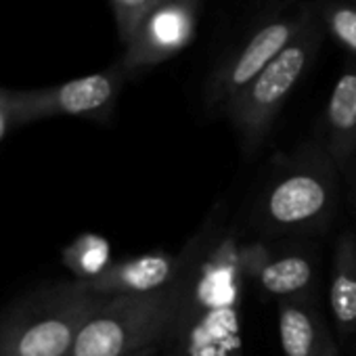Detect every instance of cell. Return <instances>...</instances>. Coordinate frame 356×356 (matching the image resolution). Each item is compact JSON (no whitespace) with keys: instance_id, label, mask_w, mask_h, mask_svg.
I'll return each mask as SVG.
<instances>
[{"instance_id":"3957f363","label":"cell","mask_w":356,"mask_h":356,"mask_svg":"<svg viewBox=\"0 0 356 356\" xmlns=\"http://www.w3.org/2000/svg\"><path fill=\"white\" fill-rule=\"evenodd\" d=\"M212 227L214 225L210 222L208 237ZM189 266L165 289L107 298L80 331L70 356H132L149 348L161 350L181 314Z\"/></svg>"},{"instance_id":"ffe728a7","label":"cell","mask_w":356,"mask_h":356,"mask_svg":"<svg viewBox=\"0 0 356 356\" xmlns=\"http://www.w3.org/2000/svg\"><path fill=\"white\" fill-rule=\"evenodd\" d=\"M354 170H356V163H354Z\"/></svg>"},{"instance_id":"7a4b0ae2","label":"cell","mask_w":356,"mask_h":356,"mask_svg":"<svg viewBox=\"0 0 356 356\" xmlns=\"http://www.w3.org/2000/svg\"><path fill=\"white\" fill-rule=\"evenodd\" d=\"M337 165L318 138L298 145L256 200L252 225L266 237L323 231L339 204Z\"/></svg>"},{"instance_id":"d6986e66","label":"cell","mask_w":356,"mask_h":356,"mask_svg":"<svg viewBox=\"0 0 356 356\" xmlns=\"http://www.w3.org/2000/svg\"><path fill=\"white\" fill-rule=\"evenodd\" d=\"M161 356H170V354H161Z\"/></svg>"},{"instance_id":"52a82bcc","label":"cell","mask_w":356,"mask_h":356,"mask_svg":"<svg viewBox=\"0 0 356 356\" xmlns=\"http://www.w3.org/2000/svg\"><path fill=\"white\" fill-rule=\"evenodd\" d=\"M202 0H163L134 30L120 67L130 78L153 70L191 47L197 34Z\"/></svg>"},{"instance_id":"7c38bea8","label":"cell","mask_w":356,"mask_h":356,"mask_svg":"<svg viewBox=\"0 0 356 356\" xmlns=\"http://www.w3.org/2000/svg\"><path fill=\"white\" fill-rule=\"evenodd\" d=\"M329 308L339 335H356V235L352 231H343L333 250Z\"/></svg>"},{"instance_id":"6da1fadb","label":"cell","mask_w":356,"mask_h":356,"mask_svg":"<svg viewBox=\"0 0 356 356\" xmlns=\"http://www.w3.org/2000/svg\"><path fill=\"white\" fill-rule=\"evenodd\" d=\"M239 250L233 233H210L189 266L185 302L161 354L243 356Z\"/></svg>"},{"instance_id":"2e32d148","label":"cell","mask_w":356,"mask_h":356,"mask_svg":"<svg viewBox=\"0 0 356 356\" xmlns=\"http://www.w3.org/2000/svg\"><path fill=\"white\" fill-rule=\"evenodd\" d=\"M113 15H115V24H118V34L122 44L126 47L128 40L132 38L134 30L138 28V24L155 9L159 7L163 0H109Z\"/></svg>"},{"instance_id":"8992f818","label":"cell","mask_w":356,"mask_h":356,"mask_svg":"<svg viewBox=\"0 0 356 356\" xmlns=\"http://www.w3.org/2000/svg\"><path fill=\"white\" fill-rule=\"evenodd\" d=\"M314 11V0L300 7L273 11L258 19L254 28L225 51L204 84V109L208 115H222L235 97L298 36Z\"/></svg>"},{"instance_id":"9c48e42d","label":"cell","mask_w":356,"mask_h":356,"mask_svg":"<svg viewBox=\"0 0 356 356\" xmlns=\"http://www.w3.org/2000/svg\"><path fill=\"white\" fill-rule=\"evenodd\" d=\"M210 231V222L193 235V239L178 252H147L136 258H128L122 262H113L101 275L88 281H80L84 289L101 298L113 296H136V293H151L170 287L178 277L185 273L202 243L206 241Z\"/></svg>"},{"instance_id":"4fadbf2b","label":"cell","mask_w":356,"mask_h":356,"mask_svg":"<svg viewBox=\"0 0 356 356\" xmlns=\"http://www.w3.org/2000/svg\"><path fill=\"white\" fill-rule=\"evenodd\" d=\"M277 310L283 356H314L329 331L314 296L279 300Z\"/></svg>"},{"instance_id":"5b68a950","label":"cell","mask_w":356,"mask_h":356,"mask_svg":"<svg viewBox=\"0 0 356 356\" xmlns=\"http://www.w3.org/2000/svg\"><path fill=\"white\" fill-rule=\"evenodd\" d=\"M325 24L314 0V11L298 36L235 97L225 118L231 122L245 155L258 153L270 134L285 101L314 63L323 40Z\"/></svg>"},{"instance_id":"ac0fdd59","label":"cell","mask_w":356,"mask_h":356,"mask_svg":"<svg viewBox=\"0 0 356 356\" xmlns=\"http://www.w3.org/2000/svg\"><path fill=\"white\" fill-rule=\"evenodd\" d=\"M159 354H161V350H159V348H149V350H143V352L132 354V356H159Z\"/></svg>"},{"instance_id":"e0dca14e","label":"cell","mask_w":356,"mask_h":356,"mask_svg":"<svg viewBox=\"0 0 356 356\" xmlns=\"http://www.w3.org/2000/svg\"><path fill=\"white\" fill-rule=\"evenodd\" d=\"M314 356H339L337 343H335V339H333V335L329 331L325 333V337H323V341H321V346H318Z\"/></svg>"},{"instance_id":"5bb4252c","label":"cell","mask_w":356,"mask_h":356,"mask_svg":"<svg viewBox=\"0 0 356 356\" xmlns=\"http://www.w3.org/2000/svg\"><path fill=\"white\" fill-rule=\"evenodd\" d=\"M63 264L76 275V281H88L111 266V245L97 233L78 235L63 250Z\"/></svg>"},{"instance_id":"30bf717a","label":"cell","mask_w":356,"mask_h":356,"mask_svg":"<svg viewBox=\"0 0 356 356\" xmlns=\"http://www.w3.org/2000/svg\"><path fill=\"white\" fill-rule=\"evenodd\" d=\"M239 260L245 281L258 283L264 293L275 296L277 300L314 296L318 264L310 250H275L264 241H254L241 245Z\"/></svg>"},{"instance_id":"ba28073f","label":"cell","mask_w":356,"mask_h":356,"mask_svg":"<svg viewBox=\"0 0 356 356\" xmlns=\"http://www.w3.org/2000/svg\"><path fill=\"white\" fill-rule=\"evenodd\" d=\"M126 74L120 63L107 72L90 74L61 86L17 95L7 103V115L17 122H32L53 115L107 118L122 92Z\"/></svg>"},{"instance_id":"8fae6325","label":"cell","mask_w":356,"mask_h":356,"mask_svg":"<svg viewBox=\"0 0 356 356\" xmlns=\"http://www.w3.org/2000/svg\"><path fill=\"white\" fill-rule=\"evenodd\" d=\"M318 140L331 155L339 174L356 161V59L350 57L329 95Z\"/></svg>"},{"instance_id":"9a60e30c","label":"cell","mask_w":356,"mask_h":356,"mask_svg":"<svg viewBox=\"0 0 356 356\" xmlns=\"http://www.w3.org/2000/svg\"><path fill=\"white\" fill-rule=\"evenodd\" d=\"M327 34L356 59V0H316Z\"/></svg>"},{"instance_id":"277c9868","label":"cell","mask_w":356,"mask_h":356,"mask_svg":"<svg viewBox=\"0 0 356 356\" xmlns=\"http://www.w3.org/2000/svg\"><path fill=\"white\" fill-rule=\"evenodd\" d=\"M107 298L80 281L40 287L0 312V356H70Z\"/></svg>"}]
</instances>
